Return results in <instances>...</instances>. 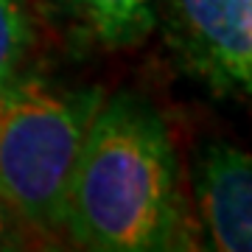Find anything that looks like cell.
<instances>
[{
  "label": "cell",
  "instance_id": "1",
  "mask_svg": "<svg viewBox=\"0 0 252 252\" xmlns=\"http://www.w3.org/2000/svg\"><path fill=\"white\" fill-rule=\"evenodd\" d=\"M62 238L93 252H182L196 247L168 124L146 98L98 104L64 196Z\"/></svg>",
  "mask_w": 252,
  "mask_h": 252
},
{
  "label": "cell",
  "instance_id": "2",
  "mask_svg": "<svg viewBox=\"0 0 252 252\" xmlns=\"http://www.w3.org/2000/svg\"><path fill=\"white\" fill-rule=\"evenodd\" d=\"M104 93L20 70L0 90V196L39 238H62L64 196Z\"/></svg>",
  "mask_w": 252,
  "mask_h": 252
},
{
  "label": "cell",
  "instance_id": "3",
  "mask_svg": "<svg viewBox=\"0 0 252 252\" xmlns=\"http://www.w3.org/2000/svg\"><path fill=\"white\" fill-rule=\"evenodd\" d=\"M154 28L185 76L216 98L252 90V0H152Z\"/></svg>",
  "mask_w": 252,
  "mask_h": 252
},
{
  "label": "cell",
  "instance_id": "4",
  "mask_svg": "<svg viewBox=\"0 0 252 252\" xmlns=\"http://www.w3.org/2000/svg\"><path fill=\"white\" fill-rule=\"evenodd\" d=\"M193 196L205 247L219 252H250L252 247V165L233 143L213 140L199 152Z\"/></svg>",
  "mask_w": 252,
  "mask_h": 252
},
{
  "label": "cell",
  "instance_id": "5",
  "mask_svg": "<svg viewBox=\"0 0 252 252\" xmlns=\"http://www.w3.org/2000/svg\"><path fill=\"white\" fill-rule=\"evenodd\" d=\"M76 31L107 51L140 45L154 31L152 0H51Z\"/></svg>",
  "mask_w": 252,
  "mask_h": 252
},
{
  "label": "cell",
  "instance_id": "6",
  "mask_svg": "<svg viewBox=\"0 0 252 252\" xmlns=\"http://www.w3.org/2000/svg\"><path fill=\"white\" fill-rule=\"evenodd\" d=\"M34 45V17L28 0H0V90L26 64Z\"/></svg>",
  "mask_w": 252,
  "mask_h": 252
},
{
  "label": "cell",
  "instance_id": "7",
  "mask_svg": "<svg viewBox=\"0 0 252 252\" xmlns=\"http://www.w3.org/2000/svg\"><path fill=\"white\" fill-rule=\"evenodd\" d=\"M36 235L23 224V219L0 196V250H28Z\"/></svg>",
  "mask_w": 252,
  "mask_h": 252
}]
</instances>
